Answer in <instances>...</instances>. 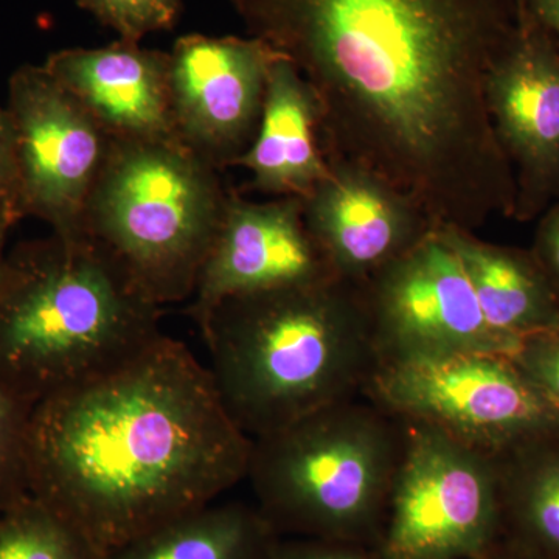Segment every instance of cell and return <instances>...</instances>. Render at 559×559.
<instances>
[{"mask_svg":"<svg viewBox=\"0 0 559 559\" xmlns=\"http://www.w3.org/2000/svg\"><path fill=\"white\" fill-rule=\"evenodd\" d=\"M249 36L310 83L329 159L388 180L437 227L513 218L489 73L524 0H231Z\"/></svg>","mask_w":559,"mask_h":559,"instance_id":"1","label":"cell"},{"mask_svg":"<svg viewBox=\"0 0 559 559\" xmlns=\"http://www.w3.org/2000/svg\"><path fill=\"white\" fill-rule=\"evenodd\" d=\"M250 448L209 367L160 333L33 407L31 492L108 557L245 480Z\"/></svg>","mask_w":559,"mask_h":559,"instance_id":"2","label":"cell"},{"mask_svg":"<svg viewBox=\"0 0 559 559\" xmlns=\"http://www.w3.org/2000/svg\"><path fill=\"white\" fill-rule=\"evenodd\" d=\"M198 326L219 399L250 440L364 396L380 362L364 283L340 277L230 297Z\"/></svg>","mask_w":559,"mask_h":559,"instance_id":"3","label":"cell"},{"mask_svg":"<svg viewBox=\"0 0 559 559\" xmlns=\"http://www.w3.org/2000/svg\"><path fill=\"white\" fill-rule=\"evenodd\" d=\"M160 316L90 241L17 246L0 272V385L35 407L145 348Z\"/></svg>","mask_w":559,"mask_h":559,"instance_id":"4","label":"cell"},{"mask_svg":"<svg viewBox=\"0 0 559 559\" xmlns=\"http://www.w3.org/2000/svg\"><path fill=\"white\" fill-rule=\"evenodd\" d=\"M404 426L366 396L340 401L252 440L255 507L278 536L373 547Z\"/></svg>","mask_w":559,"mask_h":559,"instance_id":"5","label":"cell"},{"mask_svg":"<svg viewBox=\"0 0 559 559\" xmlns=\"http://www.w3.org/2000/svg\"><path fill=\"white\" fill-rule=\"evenodd\" d=\"M219 173L178 140L110 139L83 240L162 310L190 300L230 198Z\"/></svg>","mask_w":559,"mask_h":559,"instance_id":"6","label":"cell"},{"mask_svg":"<svg viewBox=\"0 0 559 559\" xmlns=\"http://www.w3.org/2000/svg\"><path fill=\"white\" fill-rule=\"evenodd\" d=\"M403 452L371 547L380 559H473L502 539L496 454L401 419Z\"/></svg>","mask_w":559,"mask_h":559,"instance_id":"7","label":"cell"},{"mask_svg":"<svg viewBox=\"0 0 559 559\" xmlns=\"http://www.w3.org/2000/svg\"><path fill=\"white\" fill-rule=\"evenodd\" d=\"M364 396L393 417L426 423L489 454L559 428L558 412L511 356L498 353L382 359Z\"/></svg>","mask_w":559,"mask_h":559,"instance_id":"8","label":"cell"},{"mask_svg":"<svg viewBox=\"0 0 559 559\" xmlns=\"http://www.w3.org/2000/svg\"><path fill=\"white\" fill-rule=\"evenodd\" d=\"M9 112L16 143V215L35 216L64 240H83L87 201L110 138L44 66L11 75Z\"/></svg>","mask_w":559,"mask_h":559,"instance_id":"9","label":"cell"},{"mask_svg":"<svg viewBox=\"0 0 559 559\" xmlns=\"http://www.w3.org/2000/svg\"><path fill=\"white\" fill-rule=\"evenodd\" d=\"M364 289L380 360L460 352L513 356L520 347L488 325L439 227Z\"/></svg>","mask_w":559,"mask_h":559,"instance_id":"10","label":"cell"},{"mask_svg":"<svg viewBox=\"0 0 559 559\" xmlns=\"http://www.w3.org/2000/svg\"><path fill=\"white\" fill-rule=\"evenodd\" d=\"M278 57L253 36L187 35L176 40L170 53L176 139L216 170L237 167L255 140Z\"/></svg>","mask_w":559,"mask_h":559,"instance_id":"11","label":"cell"},{"mask_svg":"<svg viewBox=\"0 0 559 559\" xmlns=\"http://www.w3.org/2000/svg\"><path fill=\"white\" fill-rule=\"evenodd\" d=\"M487 100L516 182L513 219L539 218L559 201V44L525 5L516 35L489 73Z\"/></svg>","mask_w":559,"mask_h":559,"instance_id":"12","label":"cell"},{"mask_svg":"<svg viewBox=\"0 0 559 559\" xmlns=\"http://www.w3.org/2000/svg\"><path fill=\"white\" fill-rule=\"evenodd\" d=\"M336 277L312 240L300 198L253 202L230 193L189 314L200 325L230 297Z\"/></svg>","mask_w":559,"mask_h":559,"instance_id":"13","label":"cell"},{"mask_svg":"<svg viewBox=\"0 0 559 559\" xmlns=\"http://www.w3.org/2000/svg\"><path fill=\"white\" fill-rule=\"evenodd\" d=\"M329 164L301 204L312 240L336 277L366 283L437 229L388 180L347 162Z\"/></svg>","mask_w":559,"mask_h":559,"instance_id":"14","label":"cell"},{"mask_svg":"<svg viewBox=\"0 0 559 559\" xmlns=\"http://www.w3.org/2000/svg\"><path fill=\"white\" fill-rule=\"evenodd\" d=\"M44 68L110 139L178 140L171 114L170 53L119 39L100 49L57 51Z\"/></svg>","mask_w":559,"mask_h":559,"instance_id":"15","label":"cell"},{"mask_svg":"<svg viewBox=\"0 0 559 559\" xmlns=\"http://www.w3.org/2000/svg\"><path fill=\"white\" fill-rule=\"evenodd\" d=\"M318 97L285 57L272 64L259 131L237 167L250 187L274 198H305L329 171Z\"/></svg>","mask_w":559,"mask_h":559,"instance_id":"16","label":"cell"},{"mask_svg":"<svg viewBox=\"0 0 559 559\" xmlns=\"http://www.w3.org/2000/svg\"><path fill=\"white\" fill-rule=\"evenodd\" d=\"M499 336L520 345L559 326V296L532 250L480 240L474 231L439 227Z\"/></svg>","mask_w":559,"mask_h":559,"instance_id":"17","label":"cell"},{"mask_svg":"<svg viewBox=\"0 0 559 559\" xmlns=\"http://www.w3.org/2000/svg\"><path fill=\"white\" fill-rule=\"evenodd\" d=\"M502 539L538 559H559V428L496 454Z\"/></svg>","mask_w":559,"mask_h":559,"instance_id":"18","label":"cell"},{"mask_svg":"<svg viewBox=\"0 0 559 559\" xmlns=\"http://www.w3.org/2000/svg\"><path fill=\"white\" fill-rule=\"evenodd\" d=\"M277 538L255 506L213 502L143 533L106 559H264Z\"/></svg>","mask_w":559,"mask_h":559,"instance_id":"19","label":"cell"},{"mask_svg":"<svg viewBox=\"0 0 559 559\" xmlns=\"http://www.w3.org/2000/svg\"><path fill=\"white\" fill-rule=\"evenodd\" d=\"M81 530L28 496L0 511V559H106Z\"/></svg>","mask_w":559,"mask_h":559,"instance_id":"20","label":"cell"},{"mask_svg":"<svg viewBox=\"0 0 559 559\" xmlns=\"http://www.w3.org/2000/svg\"><path fill=\"white\" fill-rule=\"evenodd\" d=\"M33 406L0 385V511L28 498V430Z\"/></svg>","mask_w":559,"mask_h":559,"instance_id":"21","label":"cell"},{"mask_svg":"<svg viewBox=\"0 0 559 559\" xmlns=\"http://www.w3.org/2000/svg\"><path fill=\"white\" fill-rule=\"evenodd\" d=\"M121 40L140 43L150 33L175 27L182 0H76Z\"/></svg>","mask_w":559,"mask_h":559,"instance_id":"22","label":"cell"},{"mask_svg":"<svg viewBox=\"0 0 559 559\" xmlns=\"http://www.w3.org/2000/svg\"><path fill=\"white\" fill-rule=\"evenodd\" d=\"M511 358L559 414V326L525 337Z\"/></svg>","mask_w":559,"mask_h":559,"instance_id":"23","label":"cell"},{"mask_svg":"<svg viewBox=\"0 0 559 559\" xmlns=\"http://www.w3.org/2000/svg\"><path fill=\"white\" fill-rule=\"evenodd\" d=\"M264 559H380L371 547L342 540L278 536Z\"/></svg>","mask_w":559,"mask_h":559,"instance_id":"24","label":"cell"},{"mask_svg":"<svg viewBox=\"0 0 559 559\" xmlns=\"http://www.w3.org/2000/svg\"><path fill=\"white\" fill-rule=\"evenodd\" d=\"M530 250L559 296V201L539 216Z\"/></svg>","mask_w":559,"mask_h":559,"instance_id":"25","label":"cell"},{"mask_svg":"<svg viewBox=\"0 0 559 559\" xmlns=\"http://www.w3.org/2000/svg\"><path fill=\"white\" fill-rule=\"evenodd\" d=\"M16 143L9 109L0 106V209L16 215Z\"/></svg>","mask_w":559,"mask_h":559,"instance_id":"26","label":"cell"},{"mask_svg":"<svg viewBox=\"0 0 559 559\" xmlns=\"http://www.w3.org/2000/svg\"><path fill=\"white\" fill-rule=\"evenodd\" d=\"M525 9L559 44V0H524Z\"/></svg>","mask_w":559,"mask_h":559,"instance_id":"27","label":"cell"},{"mask_svg":"<svg viewBox=\"0 0 559 559\" xmlns=\"http://www.w3.org/2000/svg\"><path fill=\"white\" fill-rule=\"evenodd\" d=\"M473 559H538L527 551L518 549L513 544L507 543V540L500 539L498 544L491 547V549L479 555V557Z\"/></svg>","mask_w":559,"mask_h":559,"instance_id":"28","label":"cell"},{"mask_svg":"<svg viewBox=\"0 0 559 559\" xmlns=\"http://www.w3.org/2000/svg\"><path fill=\"white\" fill-rule=\"evenodd\" d=\"M17 219L14 218L13 215L9 212V210L0 209V272L3 270V264H5L7 253V237H9V231L13 224H16Z\"/></svg>","mask_w":559,"mask_h":559,"instance_id":"29","label":"cell"}]
</instances>
